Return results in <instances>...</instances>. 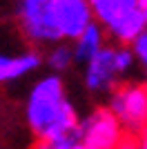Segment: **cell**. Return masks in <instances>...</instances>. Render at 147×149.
I'll return each instance as SVG.
<instances>
[{"mask_svg": "<svg viewBox=\"0 0 147 149\" xmlns=\"http://www.w3.org/2000/svg\"><path fill=\"white\" fill-rule=\"evenodd\" d=\"M143 85L147 87V67H145V82H143Z\"/></svg>", "mask_w": 147, "mask_h": 149, "instance_id": "16", "label": "cell"}, {"mask_svg": "<svg viewBox=\"0 0 147 149\" xmlns=\"http://www.w3.org/2000/svg\"><path fill=\"white\" fill-rule=\"evenodd\" d=\"M78 118L80 113L69 98L67 85L60 74L49 71L34 80L24 100V120L36 138L49 140L76 131Z\"/></svg>", "mask_w": 147, "mask_h": 149, "instance_id": "1", "label": "cell"}, {"mask_svg": "<svg viewBox=\"0 0 147 149\" xmlns=\"http://www.w3.org/2000/svg\"><path fill=\"white\" fill-rule=\"evenodd\" d=\"M76 131H78L80 143L92 145L96 149H116V145L125 136V129L120 127L118 118L111 113L107 105L94 107L92 111L80 116Z\"/></svg>", "mask_w": 147, "mask_h": 149, "instance_id": "5", "label": "cell"}, {"mask_svg": "<svg viewBox=\"0 0 147 149\" xmlns=\"http://www.w3.org/2000/svg\"><path fill=\"white\" fill-rule=\"evenodd\" d=\"M107 40H109V38H107V33H105V29L98 25L96 20H94L89 27H85L74 40H69V42H71V51H74V60H76V65L83 67V65H85V62L89 60V58H92Z\"/></svg>", "mask_w": 147, "mask_h": 149, "instance_id": "8", "label": "cell"}, {"mask_svg": "<svg viewBox=\"0 0 147 149\" xmlns=\"http://www.w3.org/2000/svg\"><path fill=\"white\" fill-rule=\"evenodd\" d=\"M105 105L118 118L125 134H141L147 129V87L136 80H123L107 93Z\"/></svg>", "mask_w": 147, "mask_h": 149, "instance_id": "3", "label": "cell"}, {"mask_svg": "<svg viewBox=\"0 0 147 149\" xmlns=\"http://www.w3.org/2000/svg\"><path fill=\"white\" fill-rule=\"evenodd\" d=\"M31 149H56V147H51L47 140H40V138H36V143L31 145Z\"/></svg>", "mask_w": 147, "mask_h": 149, "instance_id": "13", "label": "cell"}, {"mask_svg": "<svg viewBox=\"0 0 147 149\" xmlns=\"http://www.w3.org/2000/svg\"><path fill=\"white\" fill-rule=\"evenodd\" d=\"M129 49H132V54L136 58V65L147 67V27L129 42Z\"/></svg>", "mask_w": 147, "mask_h": 149, "instance_id": "11", "label": "cell"}, {"mask_svg": "<svg viewBox=\"0 0 147 149\" xmlns=\"http://www.w3.org/2000/svg\"><path fill=\"white\" fill-rule=\"evenodd\" d=\"M138 5L143 7V11H147V0H138Z\"/></svg>", "mask_w": 147, "mask_h": 149, "instance_id": "15", "label": "cell"}, {"mask_svg": "<svg viewBox=\"0 0 147 149\" xmlns=\"http://www.w3.org/2000/svg\"><path fill=\"white\" fill-rule=\"evenodd\" d=\"M145 13H147V11H145Z\"/></svg>", "mask_w": 147, "mask_h": 149, "instance_id": "17", "label": "cell"}, {"mask_svg": "<svg viewBox=\"0 0 147 149\" xmlns=\"http://www.w3.org/2000/svg\"><path fill=\"white\" fill-rule=\"evenodd\" d=\"M40 67H43V54L38 51V47H29L22 51L0 49V85L18 82L36 74Z\"/></svg>", "mask_w": 147, "mask_h": 149, "instance_id": "7", "label": "cell"}, {"mask_svg": "<svg viewBox=\"0 0 147 149\" xmlns=\"http://www.w3.org/2000/svg\"><path fill=\"white\" fill-rule=\"evenodd\" d=\"M134 67L136 58L129 49V45L107 40L83 65V85L94 96H107L116 85H120L134 71Z\"/></svg>", "mask_w": 147, "mask_h": 149, "instance_id": "2", "label": "cell"}, {"mask_svg": "<svg viewBox=\"0 0 147 149\" xmlns=\"http://www.w3.org/2000/svg\"><path fill=\"white\" fill-rule=\"evenodd\" d=\"M74 149H96V147H92V145H85V143H78Z\"/></svg>", "mask_w": 147, "mask_h": 149, "instance_id": "14", "label": "cell"}, {"mask_svg": "<svg viewBox=\"0 0 147 149\" xmlns=\"http://www.w3.org/2000/svg\"><path fill=\"white\" fill-rule=\"evenodd\" d=\"M51 16L60 40H74L85 27L94 22L89 0H54Z\"/></svg>", "mask_w": 147, "mask_h": 149, "instance_id": "6", "label": "cell"}, {"mask_svg": "<svg viewBox=\"0 0 147 149\" xmlns=\"http://www.w3.org/2000/svg\"><path fill=\"white\" fill-rule=\"evenodd\" d=\"M136 149H147V129L136 134Z\"/></svg>", "mask_w": 147, "mask_h": 149, "instance_id": "12", "label": "cell"}, {"mask_svg": "<svg viewBox=\"0 0 147 149\" xmlns=\"http://www.w3.org/2000/svg\"><path fill=\"white\" fill-rule=\"evenodd\" d=\"M54 0H16V25L31 47H47L60 40L51 16Z\"/></svg>", "mask_w": 147, "mask_h": 149, "instance_id": "4", "label": "cell"}, {"mask_svg": "<svg viewBox=\"0 0 147 149\" xmlns=\"http://www.w3.org/2000/svg\"><path fill=\"white\" fill-rule=\"evenodd\" d=\"M89 5H92V11H94V20L103 29L111 27L118 18L136 11L141 7L138 0H89Z\"/></svg>", "mask_w": 147, "mask_h": 149, "instance_id": "9", "label": "cell"}, {"mask_svg": "<svg viewBox=\"0 0 147 149\" xmlns=\"http://www.w3.org/2000/svg\"><path fill=\"white\" fill-rule=\"evenodd\" d=\"M43 65L54 71V74H65L76 65L74 60V51H71V42L69 40H56V42L47 45L43 54Z\"/></svg>", "mask_w": 147, "mask_h": 149, "instance_id": "10", "label": "cell"}]
</instances>
